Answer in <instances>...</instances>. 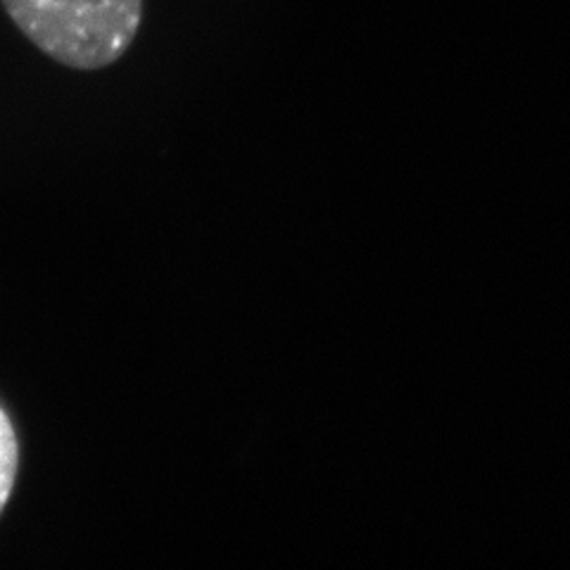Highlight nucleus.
<instances>
[{
	"mask_svg": "<svg viewBox=\"0 0 570 570\" xmlns=\"http://www.w3.org/2000/svg\"><path fill=\"white\" fill-rule=\"evenodd\" d=\"M14 27L48 58L71 69H102L134 43L142 0H0Z\"/></svg>",
	"mask_w": 570,
	"mask_h": 570,
	"instance_id": "f257e3e1",
	"label": "nucleus"
},
{
	"mask_svg": "<svg viewBox=\"0 0 570 570\" xmlns=\"http://www.w3.org/2000/svg\"><path fill=\"white\" fill-rule=\"evenodd\" d=\"M17 469H20V444H17L12 421L0 406V513L6 511L12 497Z\"/></svg>",
	"mask_w": 570,
	"mask_h": 570,
	"instance_id": "f03ea898",
	"label": "nucleus"
}]
</instances>
